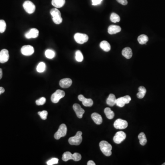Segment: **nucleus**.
<instances>
[{
  "mask_svg": "<svg viewBox=\"0 0 165 165\" xmlns=\"http://www.w3.org/2000/svg\"><path fill=\"white\" fill-rule=\"evenodd\" d=\"M121 31V28L119 26L111 25L108 28V32L110 35L116 34Z\"/></svg>",
  "mask_w": 165,
  "mask_h": 165,
  "instance_id": "a211bd4d",
  "label": "nucleus"
},
{
  "mask_svg": "<svg viewBox=\"0 0 165 165\" xmlns=\"http://www.w3.org/2000/svg\"><path fill=\"white\" fill-rule=\"evenodd\" d=\"M45 64L44 62H41L39 63L38 66L37 67V72L39 73H42L44 72V71L45 70Z\"/></svg>",
  "mask_w": 165,
  "mask_h": 165,
  "instance_id": "c85d7f7f",
  "label": "nucleus"
},
{
  "mask_svg": "<svg viewBox=\"0 0 165 165\" xmlns=\"http://www.w3.org/2000/svg\"><path fill=\"white\" fill-rule=\"evenodd\" d=\"M82 132L81 131H78L76 134L73 137L70 138L68 140V142L71 145L79 146L82 141Z\"/></svg>",
  "mask_w": 165,
  "mask_h": 165,
  "instance_id": "20e7f679",
  "label": "nucleus"
},
{
  "mask_svg": "<svg viewBox=\"0 0 165 165\" xmlns=\"http://www.w3.org/2000/svg\"><path fill=\"white\" fill-rule=\"evenodd\" d=\"M104 112L105 113L106 118H108V119H112L114 117V113L113 111L111 110L110 108H106L104 110Z\"/></svg>",
  "mask_w": 165,
  "mask_h": 165,
  "instance_id": "393cba45",
  "label": "nucleus"
},
{
  "mask_svg": "<svg viewBox=\"0 0 165 165\" xmlns=\"http://www.w3.org/2000/svg\"><path fill=\"white\" fill-rule=\"evenodd\" d=\"M58 162V159L57 158H52L47 162V164L48 165H52L53 164H57Z\"/></svg>",
  "mask_w": 165,
  "mask_h": 165,
  "instance_id": "f704fd0d",
  "label": "nucleus"
},
{
  "mask_svg": "<svg viewBox=\"0 0 165 165\" xmlns=\"http://www.w3.org/2000/svg\"><path fill=\"white\" fill-rule=\"evenodd\" d=\"M39 32L37 29L33 28L30 29L25 34V36L27 39L36 38L39 35Z\"/></svg>",
  "mask_w": 165,
  "mask_h": 165,
  "instance_id": "dca6fc26",
  "label": "nucleus"
},
{
  "mask_svg": "<svg viewBox=\"0 0 165 165\" xmlns=\"http://www.w3.org/2000/svg\"><path fill=\"white\" fill-rule=\"evenodd\" d=\"M116 100L115 96L112 94H110L106 100V103L108 105L110 106H113L116 104Z\"/></svg>",
  "mask_w": 165,
  "mask_h": 165,
  "instance_id": "412c9836",
  "label": "nucleus"
},
{
  "mask_svg": "<svg viewBox=\"0 0 165 165\" xmlns=\"http://www.w3.org/2000/svg\"><path fill=\"white\" fill-rule=\"evenodd\" d=\"M5 92V89L2 87H0V95L3 93Z\"/></svg>",
  "mask_w": 165,
  "mask_h": 165,
  "instance_id": "58836bf2",
  "label": "nucleus"
},
{
  "mask_svg": "<svg viewBox=\"0 0 165 165\" xmlns=\"http://www.w3.org/2000/svg\"><path fill=\"white\" fill-rule=\"evenodd\" d=\"M138 138L140 140V143L141 146H145L147 142L146 137L144 133L143 132L140 133L138 136Z\"/></svg>",
  "mask_w": 165,
  "mask_h": 165,
  "instance_id": "a878e982",
  "label": "nucleus"
},
{
  "mask_svg": "<svg viewBox=\"0 0 165 165\" xmlns=\"http://www.w3.org/2000/svg\"><path fill=\"white\" fill-rule=\"evenodd\" d=\"M23 7L26 12L29 14H32L35 10V4L29 1H26L23 3Z\"/></svg>",
  "mask_w": 165,
  "mask_h": 165,
  "instance_id": "6e6552de",
  "label": "nucleus"
},
{
  "mask_svg": "<svg viewBox=\"0 0 165 165\" xmlns=\"http://www.w3.org/2000/svg\"><path fill=\"white\" fill-rule=\"evenodd\" d=\"M7 27L6 22L4 20H0V33H3L5 32Z\"/></svg>",
  "mask_w": 165,
  "mask_h": 165,
  "instance_id": "2f4dec72",
  "label": "nucleus"
},
{
  "mask_svg": "<svg viewBox=\"0 0 165 165\" xmlns=\"http://www.w3.org/2000/svg\"><path fill=\"white\" fill-rule=\"evenodd\" d=\"M92 5L93 6H96V5L100 4L103 0H91Z\"/></svg>",
  "mask_w": 165,
  "mask_h": 165,
  "instance_id": "c9c22d12",
  "label": "nucleus"
},
{
  "mask_svg": "<svg viewBox=\"0 0 165 165\" xmlns=\"http://www.w3.org/2000/svg\"><path fill=\"white\" fill-rule=\"evenodd\" d=\"M45 55L46 57L48 58L49 59H52L55 57V53L52 50L48 49V50H47L45 51Z\"/></svg>",
  "mask_w": 165,
  "mask_h": 165,
  "instance_id": "c756f323",
  "label": "nucleus"
},
{
  "mask_svg": "<svg viewBox=\"0 0 165 165\" xmlns=\"http://www.w3.org/2000/svg\"><path fill=\"white\" fill-rule=\"evenodd\" d=\"M128 126V124L125 120L122 119H118L116 120L114 123L115 128L118 129H124L127 128Z\"/></svg>",
  "mask_w": 165,
  "mask_h": 165,
  "instance_id": "9b49d317",
  "label": "nucleus"
},
{
  "mask_svg": "<svg viewBox=\"0 0 165 165\" xmlns=\"http://www.w3.org/2000/svg\"><path fill=\"white\" fill-rule=\"evenodd\" d=\"M149 38L148 36L146 35H141L138 38V41L141 45H144L148 41Z\"/></svg>",
  "mask_w": 165,
  "mask_h": 165,
  "instance_id": "bb28decb",
  "label": "nucleus"
},
{
  "mask_svg": "<svg viewBox=\"0 0 165 165\" xmlns=\"http://www.w3.org/2000/svg\"><path fill=\"white\" fill-rule=\"evenodd\" d=\"M79 101L82 102L83 105L86 107H91L93 105V101L91 99H87L82 95H79L78 96Z\"/></svg>",
  "mask_w": 165,
  "mask_h": 165,
  "instance_id": "4468645a",
  "label": "nucleus"
},
{
  "mask_svg": "<svg viewBox=\"0 0 165 165\" xmlns=\"http://www.w3.org/2000/svg\"><path fill=\"white\" fill-rule=\"evenodd\" d=\"M162 165H165V162L164 163H163V164H162Z\"/></svg>",
  "mask_w": 165,
  "mask_h": 165,
  "instance_id": "a19ab883",
  "label": "nucleus"
},
{
  "mask_svg": "<svg viewBox=\"0 0 165 165\" xmlns=\"http://www.w3.org/2000/svg\"><path fill=\"white\" fill-rule=\"evenodd\" d=\"M67 132V126L65 124H62L60 125L57 131L55 134L54 138L56 140H59L61 138L66 136Z\"/></svg>",
  "mask_w": 165,
  "mask_h": 165,
  "instance_id": "39448f33",
  "label": "nucleus"
},
{
  "mask_svg": "<svg viewBox=\"0 0 165 165\" xmlns=\"http://www.w3.org/2000/svg\"><path fill=\"white\" fill-rule=\"evenodd\" d=\"M100 46L102 50L106 52H108L111 50V45L107 41H104L101 42L100 44Z\"/></svg>",
  "mask_w": 165,
  "mask_h": 165,
  "instance_id": "4be33fe9",
  "label": "nucleus"
},
{
  "mask_svg": "<svg viewBox=\"0 0 165 165\" xmlns=\"http://www.w3.org/2000/svg\"><path fill=\"white\" fill-rule=\"evenodd\" d=\"M131 100V98L129 96H126L124 97H120L116 100V105L120 108H122L126 104H128Z\"/></svg>",
  "mask_w": 165,
  "mask_h": 165,
  "instance_id": "1a4fd4ad",
  "label": "nucleus"
},
{
  "mask_svg": "<svg viewBox=\"0 0 165 165\" xmlns=\"http://www.w3.org/2000/svg\"><path fill=\"white\" fill-rule=\"evenodd\" d=\"M81 158V155L79 153H74L73 154H72L70 152L67 151L64 153L62 155V160L64 162H67V160L70 159L77 162L79 161Z\"/></svg>",
  "mask_w": 165,
  "mask_h": 165,
  "instance_id": "f03ea898",
  "label": "nucleus"
},
{
  "mask_svg": "<svg viewBox=\"0 0 165 165\" xmlns=\"http://www.w3.org/2000/svg\"><path fill=\"white\" fill-rule=\"evenodd\" d=\"M65 93L63 90H57L51 96V101L54 103H57L61 98H63Z\"/></svg>",
  "mask_w": 165,
  "mask_h": 165,
  "instance_id": "423d86ee",
  "label": "nucleus"
},
{
  "mask_svg": "<svg viewBox=\"0 0 165 165\" xmlns=\"http://www.w3.org/2000/svg\"><path fill=\"white\" fill-rule=\"evenodd\" d=\"M122 55L127 59H130L133 55V52L131 49L128 47L124 48L122 51Z\"/></svg>",
  "mask_w": 165,
  "mask_h": 165,
  "instance_id": "aec40b11",
  "label": "nucleus"
},
{
  "mask_svg": "<svg viewBox=\"0 0 165 165\" xmlns=\"http://www.w3.org/2000/svg\"><path fill=\"white\" fill-rule=\"evenodd\" d=\"M45 102H46V99L45 97H43L36 100L35 102H36V105L40 106L44 105L45 103Z\"/></svg>",
  "mask_w": 165,
  "mask_h": 165,
  "instance_id": "72a5a7b5",
  "label": "nucleus"
},
{
  "mask_svg": "<svg viewBox=\"0 0 165 165\" xmlns=\"http://www.w3.org/2000/svg\"><path fill=\"white\" fill-rule=\"evenodd\" d=\"M74 38L77 43L79 44H83L88 41L89 37L86 34L77 33L74 35Z\"/></svg>",
  "mask_w": 165,
  "mask_h": 165,
  "instance_id": "0eeeda50",
  "label": "nucleus"
},
{
  "mask_svg": "<svg viewBox=\"0 0 165 165\" xmlns=\"http://www.w3.org/2000/svg\"><path fill=\"white\" fill-rule=\"evenodd\" d=\"M66 3L65 0H52L51 4L56 8H61Z\"/></svg>",
  "mask_w": 165,
  "mask_h": 165,
  "instance_id": "5701e85b",
  "label": "nucleus"
},
{
  "mask_svg": "<svg viewBox=\"0 0 165 165\" xmlns=\"http://www.w3.org/2000/svg\"><path fill=\"white\" fill-rule=\"evenodd\" d=\"M139 92L137 94L138 98L139 99H142L144 97L146 93V90L144 86H140L139 88Z\"/></svg>",
  "mask_w": 165,
  "mask_h": 165,
  "instance_id": "b1692460",
  "label": "nucleus"
},
{
  "mask_svg": "<svg viewBox=\"0 0 165 165\" xmlns=\"http://www.w3.org/2000/svg\"><path fill=\"white\" fill-rule=\"evenodd\" d=\"M3 70L1 68H0V79L3 77Z\"/></svg>",
  "mask_w": 165,
  "mask_h": 165,
  "instance_id": "ea45409f",
  "label": "nucleus"
},
{
  "mask_svg": "<svg viewBox=\"0 0 165 165\" xmlns=\"http://www.w3.org/2000/svg\"><path fill=\"white\" fill-rule=\"evenodd\" d=\"M9 58V55L8 51L4 49L0 52V63H4L7 62Z\"/></svg>",
  "mask_w": 165,
  "mask_h": 165,
  "instance_id": "ddd939ff",
  "label": "nucleus"
},
{
  "mask_svg": "<svg viewBox=\"0 0 165 165\" xmlns=\"http://www.w3.org/2000/svg\"><path fill=\"white\" fill-rule=\"evenodd\" d=\"M75 55H76L75 58H76L77 61H79V62H81V61H83V55L82 54L81 51H79V50L77 51Z\"/></svg>",
  "mask_w": 165,
  "mask_h": 165,
  "instance_id": "7c9ffc66",
  "label": "nucleus"
},
{
  "mask_svg": "<svg viewBox=\"0 0 165 165\" xmlns=\"http://www.w3.org/2000/svg\"><path fill=\"white\" fill-rule=\"evenodd\" d=\"M73 109L76 114L77 118H83V115L85 112V111L83 109L81 108L80 105L75 103L73 105Z\"/></svg>",
  "mask_w": 165,
  "mask_h": 165,
  "instance_id": "2eb2a0df",
  "label": "nucleus"
},
{
  "mask_svg": "<svg viewBox=\"0 0 165 165\" xmlns=\"http://www.w3.org/2000/svg\"><path fill=\"white\" fill-rule=\"evenodd\" d=\"M110 20L113 23H117V22H120V17L119 15L116 14L115 13H112L111 14V16H110Z\"/></svg>",
  "mask_w": 165,
  "mask_h": 165,
  "instance_id": "cd10ccee",
  "label": "nucleus"
},
{
  "mask_svg": "<svg viewBox=\"0 0 165 165\" xmlns=\"http://www.w3.org/2000/svg\"><path fill=\"white\" fill-rule=\"evenodd\" d=\"M50 13L52 17V20L55 23L59 24L62 22V19L60 11L56 8H52L50 11Z\"/></svg>",
  "mask_w": 165,
  "mask_h": 165,
  "instance_id": "7ed1b4c3",
  "label": "nucleus"
},
{
  "mask_svg": "<svg viewBox=\"0 0 165 165\" xmlns=\"http://www.w3.org/2000/svg\"><path fill=\"white\" fill-rule=\"evenodd\" d=\"M99 145L101 151L105 156H109L112 155V146H111V144L109 143L108 141H104V140L101 141V142L100 143Z\"/></svg>",
  "mask_w": 165,
  "mask_h": 165,
  "instance_id": "f257e3e1",
  "label": "nucleus"
},
{
  "mask_svg": "<svg viewBox=\"0 0 165 165\" xmlns=\"http://www.w3.org/2000/svg\"><path fill=\"white\" fill-rule=\"evenodd\" d=\"M117 1H118V3L121 4L122 5H124V6H125V5L128 4V1L127 0H117Z\"/></svg>",
  "mask_w": 165,
  "mask_h": 165,
  "instance_id": "e433bc0d",
  "label": "nucleus"
},
{
  "mask_svg": "<svg viewBox=\"0 0 165 165\" xmlns=\"http://www.w3.org/2000/svg\"><path fill=\"white\" fill-rule=\"evenodd\" d=\"M126 137V134L124 132L120 131L116 134L114 137H113V141L115 143L119 144L125 140Z\"/></svg>",
  "mask_w": 165,
  "mask_h": 165,
  "instance_id": "9d476101",
  "label": "nucleus"
},
{
  "mask_svg": "<svg viewBox=\"0 0 165 165\" xmlns=\"http://www.w3.org/2000/svg\"><path fill=\"white\" fill-rule=\"evenodd\" d=\"M88 165H96V163L93 160H89L87 163Z\"/></svg>",
  "mask_w": 165,
  "mask_h": 165,
  "instance_id": "4c0bfd02",
  "label": "nucleus"
},
{
  "mask_svg": "<svg viewBox=\"0 0 165 165\" xmlns=\"http://www.w3.org/2000/svg\"><path fill=\"white\" fill-rule=\"evenodd\" d=\"M38 114L43 120H46L48 115V112L46 111H43L42 112H39Z\"/></svg>",
  "mask_w": 165,
  "mask_h": 165,
  "instance_id": "473e14b6",
  "label": "nucleus"
},
{
  "mask_svg": "<svg viewBox=\"0 0 165 165\" xmlns=\"http://www.w3.org/2000/svg\"><path fill=\"white\" fill-rule=\"evenodd\" d=\"M21 53L23 55L29 56L33 54L35 51L34 48L30 45H24L21 48Z\"/></svg>",
  "mask_w": 165,
  "mask_h": 165,
  "instance_id": "f8f14e48",
  "label": "nucleus"
},
{
  "mask_svg": "<svg viewBox=\"0 0 165 165\" xmlns=\"http://www.w3.org/2000/svg\"><path fill=\"white\" fill-rule=\"evenodd\" d=\"M72 84V80L71 79L69 78H65L60 80L59 84L61 88H68L71 86Z\"/></svg>",
  "mask_w": 165,
  "mask_h": 165,
  "instance_id": "f3484780",
  "label": "nucleus"
},
{
  "mask_svg": "<svg viewBox=\"0 0 165 165\" xmlns=\"http://www.w3.org/2000/svg\"><path fill=\"white\" fill-rule=\"evenodd\" d=\"M91 118L96 124H101L102 122V118L101 115L97 113H93L91 115Z\"/></svg>",
  "mask_w": 165,
  "mask_h": 165,
  "instance_id": "6ab92c4d",
  "label": "nucleus"
}]
</instances>
